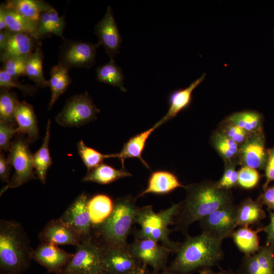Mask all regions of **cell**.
Wrapping results in <instances>:
<instances>
[{"instance_id":"obj_50","label":"cell","mask_w":274,"mask_h":274,"mask_svg":"<svg viewBox=\"0 0 274 274\" xmlns=\"http://www.w3.org/2000/svg\"><path fill=\"white\" fill-rule=\"evenodd\" d=\"M146 265L142 264L127 274H148L146 270Z\"/></svg>"},{"instance_id":"obj_23","label":"cell","mask_w":274,"mask_h":274,"mask_svg":"<svg viewBox=\"0 0 274 274\" xmlns=\"http://www.w3.org/2000/svg\"><path fill=\"white\" fill-rule=\"evenodd\" d=\"M160 125L159 122H157L153 127L132 136L124 144L121 151L117 153L118 158L121 160L123 168H124V163L126 159L137 158L146 167L150 168L149 165L143 158L142 154L149 136Z\"/></svg>"},{"instance_id":"obj_39","label":"cell","mask_w":274,"mask_h":274,"mask_svg":"<svg viewBox=\"0 0 274 274\" xmlns=\"http://www.w3.org/2000/svg\"><path fill=\"white\" fill-rule=\"evenodd\" d=\"M218 130L233 140L239 146L251 134L226 119L220 123Z\"/></svg>"},{"instance_id":"obj_1","label":"cell","mask_w":274,"mask_h":274,"mask_svg":"<svg viewBox=\"0 0 274 274\" xmlns=\"http://www.w3.org/2000/svg\"><path fill=\"white\" fill-rule=\"evenodd\" d=\"M186 197L175 215V229L184 234L192 224L199 221L217 209L232 203L230 190L219 188L216 182L206 180L185 186Z\"/></svg>"},{"instance_id":"obj_40","label":"cell","mask_w":274,"mask_h":274,"mask_svg":"<svg viewBox=\"0 0 274 274\" xmlns=\"http://www.w3.org/2000/svg\"><path fill=\"white\" fill-rule=\"evenodd\" d=\"M0 87L7 89L16 88L21 90L24 95L29 96L34 95L37 91L36 87L21 83L18 80L13 78L2 68L0 70Z\"/></svg>"},{"instance_id":"obj_13","label":"cell","mask_w":274,"mask_h":274,"mask_svg":"<svg viewBox=\"0 0 274 274\" xmlns=\"http://www.w3.org/2000/svg\"><path fill=\"white\" fill-rule=\"evenodd\" d=\"M89 199L86 194H81L59 218L79 232L83 239L92 237L93 228L88 209Z\"/></svg>"},{"instance_id":"obj_27","label":"cell","mask_w":274,"mask_h":274,"mask_svg":"<svg viewBox=\"0 0 274 274\" xmlns=\"http://www.w3.org/2000/svg\"><path fill=\"white\" fill-rule=\"evenodd\" d=\"M262 227L253 230L249 227H239L233 232L231 237L238 249L245 256L256 253L261 248L258 233Z\"/></svg>"},{"instance_id":"obj_55","label":"cell","mask_w":274,"mask_h":274,"mask_svg":"<svg viewBox=\"0 0 274 274\" xmlns=\"http://www.w3.org/2000/svg\"><path fill=\"white\" fill-rule=\"evenodd\" d=\"M62 274H84V273L78 272L71 271V272H64V273H62Z\"/></svg>"},{"instance_id":"obj_10","label":"cell","mask_w":274,"mask_h":274,"mask_svg":"<svg viewBox=\"0 0 274 274\" xmlns=\"http://www.w3.org/2000/svg\"><path fill=\"white\" fill-rule=\"evenodd\" d=\"M63 272L97 274L103 270L101 247L92 237L83 239Z\"/></svg>"},{"instance_id":"obj_16","label":"cell","mask_w":274,"mask_h":274,"mask_svg":"<svg viewBox=\"0 0 274 274\" xmlns=\"http://www.w3.org/2000/svg\"><path fill=\"white\" fill-rule=\"evenodd\" d=\"M70 254L51 243H42L32 254V260L45 267L50 272L62 273L72 259Z\"/></svg>"},{"instance_id":"obj_38","label":"cell","mask_w":274,"mask_h":274,"mask_svg":"<svg viewBox=\"0 0 274 274\" xmlns=\"http://www.w3.org/2000/svg\"><path fill=\"white\" fill-rule=\"evenodd\" d=\"M77 146L78 153L88 170L100 165L105 159L118 158V154H103L87 146L82 140L78 142Z\"/></svg>"},{"instance_id":"obj_41","label":"cell","mask_w":274,"mask_h":274,"mask_svg":"<svg viewBox=\"0 0 274 274\" xmlns=\"http://www.w3.org/2000/svg\"><path fill=\"white\" fill-rule=\"evenodd\" d=\"M260 175L256 169L243 166L238 171L237 185L245 189L255 188L258 184Z\"/></svg>"},{"instance_id":"obj_30","label":"cell","mask_w":274,"mask_h":274,"mask_svg":"<svg viewBox=\"0 0 274 274\" xmlns=\"http://www.w3.org/2000/svg\"><path fill=\"white\" fill-rule=\"evenodd\" d=\"M50 126L51 120H48L43 143L41 147L32 154V162L36 174L43 184L46 182L48 170L52 163L49 148Z\"/></svg>"},{"instance_id":"obj_25","label":"cell","mask_w":274,"mask_h":274,"mask_svg":"<svg viewBox=\"0 0 274 274\" xmlns=\"http://www.w3.org/2000/svg\"><path fill=\"white\" fill-rule=\"evenodd\" d=\"M2 5L33 21H39L41 14L52 7L47 2L38 0L7 1Z\"/></svg>"},{"instance_id":"obj_12","label":"cell","mask_w":274,"mask_h":274,"mask_svg":"<svg viewBox=\"0 0 274 274\" xmlns=\"http://www.w3.org/2000/svg\"><path fill=\"white\" fill-rule=\"evenodd\" d=\"M263 131L250 134L239 146L238 164L256 169H264L267 152Z\"/></svg>"},{"instance_id":"obj_46","label":"cell","mask_w":274,"mask_h":274,"mask_svg":"<svg viewBox=\"0 0 274 274\" xmlns=\"http://www.w3.org/2000/svg\"><path fill=\"white\" fill-rule=\"evenodd\" d=\"M257 200L262 205L267 207L269 211L274 212V184L263 190Z\"/></svg>"},{"instance_id":"obj_56","label":"cell","mask_w":274,"mask_h":274,"mask_svg":"<svg viewBox=\"0 0 274 274\" xmlns=\"http://www.w3.org/2000/svg\"><path fill=\"white\" fill-rule=\"evenodd\" d=\"M97 274H108L107 273V272H106L105 271H104V270L98 272V273Z\"/></svg>"},{"instance_id":"obj_57","label":"cell","mask_w":274,"mask_h":274,"mask_svg":"<svg viewBox=\"0 0 274 274\" xmlns=\"http://www.w3.org/2000/svg\"><path fill=\"white\" fill-rule=\"evenodd\" d=\"M273 274H274V269H273Z\"/></svg>"},{"instance_id":"obj_53","label":"cell","mask_w":274,"mask_h":274,"mask_svg":"<svg viewBox=\"0 0 274 274\" xmlns=\"http://www.w3.org/2000/svg\"><path fill=\"white\" fill-rule=\"evenodd\" d=\"M216 274H236L230 269H221L220 271L216 273Z\"/></svg>"},{"instance_id":"obj_29","label":"cell","mask_w":274,"mask_h":274,"mask_svg":"<svg viewBox=\"0 0 274 274\" xmlns=\"http://www.w3.org/2000/svg\"><path fill=\"white\" fill-rule=\"evenodd\" d=\"M211 143L225 165L238 164L239 145L237 143L218 129L213 132Z\"/></svg>"},{"instance_id":"obj_45","label":"cell","mask_w":274,"mask_h":274,"mask_svg":"<svg viewBox=\"0 0 274 274\" xmlns=\"http://www.w3.org/2000/svg\"><path fill=\"white\" fill-rule=\"evenodd\" d=\"M267 158L265 170V182L262 186L263 190H265L269 183L274 181V146L267 149Z\"/></svg>"},{"instance_id":"obj_4","label":"cell","mask_w":274,"mask_h":274,"mask_svg":"<svg viewBox=\"0 0 274 274\" xmlns=\"http://www.w3.org/2000/svg\"><path fill=\"white\" fill-rule=\"evenodd\" d=\"M131 195L117 198L113 211L102 224L94 227L97 238L104 247H126L127 237L135 223L139 207Z\"/></svg>"},{"instance_id":"obj_34","label":"cell","mask_w":274,"mask_h":274,"mask_svg":"<svg viewBox=\"0 0 274 274\" xmlns=\"http://www.w3.org/2000/svg\"><path fill=\"white\" fill-rule=\"evenodd\" d=\"M225 119L250 134L263 131V116L256 111L246 110L235 112Z\"/></svg>"},{"instance_id":"obj_11","label":"cell","mask_w":274,"mask_h":274,"mask_svg":"<svg viewBox=\"0 0 274 274\" xmlns=\"http://www.w3.org/2000/svg\"><path fill=\"white\" fill-rule=\"evenodd\" d=\"M127 248L131 255L140 264L149 265L155 271L164 267L169 255V248L150 238H135Z\"/></svg>"},{"instance_id":"obj_22","label":"cell","mask_w":274,"mask_h":274,"mask_svg":"<svg viewBox=\"0 0 274 274\" xmlns=\"http://www.w3.org/2000/svg\"><path fill=\"white\" fill-rule=\"evenodd\" d=\"M17 134H26L28 143L36 141L39 136L38 122L32 106L23 101L20 102L15 114Z\"/></svg>"},{"instance_id":"obj_15","label":"cell","mask_w":274,"mask_h":274,"mask_svg":"<svg viewBox=\"0 0 274 274\" xmlns=\"http://www.w3.org/2000/svg\"><path fill=\"white\" fill-rule=\"evenodd\" d=\"M94 33L110 58L114 59L120 53L122 40L110 6L108 7L104 17L95 25Z\"/></svg>"},{"instance_id":"obj_48","label":"cell","mask_w":274,"mask_h":274,"mask_svg":"<svg viewBox=\"0 0 274 274\" xmlns=\"http://www.w3.org/2000/svg\"><path fill=\"white\" fill-rule=\"evenodd\" d=\"M270 221L262 227V231L266 234V246H274V212L269 211Z\"/></svg>"},{"instance_id":"obj_52","label":"cell","mask_w":274,"mask_h":274,"mask_svg":"<svg viewBox=\"0 0 274 274\" xmlns=\"http://www.w3.org/2000/svg\"><path fill=\"white\" fill-rule=\"evenodd\" d=\"M199 274H216L210 268H203L200 271Z\"/></svg>"},{"instance_id":"obj_47","label":"cell","mask_w":274,"mask_h":274,"mask_svg":"<svg viewBox=\"0 0 274 274\" xmlns=\"http://www.w3.org/2000/svg\"><path fill=\"white\" fill-rule=\"evenodd\" d=\"M11 165L8 158L3 153L0 155V179L3 182H9V177L11 172Z\"/></svg>"},{"instance_id":"obj_28","label":"cell","mask_w":274,"mask_h":274,"mask_svg":"<svg viewBox=\"0 0 274 274\" xmlns=\"http://www.w3.org/2000/svg\"><path fill=\"white\" fill-rule=\"evenodd\" d=\"M131 176L132 175L125 168L118 169L102 163L97 166L88 170L87 173L83 178L82 181L106 185Z\"/></svg>"},{"instance_id":"obj_35","label":"cell","mask_w":274,"mask_h":274,"mask_svg":"<svg viewBox=\"0 0 274 274\" xmlns=\"http://www.w3.org/2000/svg\"><path fill=\"white\" fill-rule=\"evenodd\" d=\"M40 42L33 52L28 57L25 65V75L37 85L41 87L48 86L43 74V64L44 55Z\"/></svg>"},{"instance_id":"obj_32","label":"cell","mask_w":274,"mask_h":274,"mask_svg":"<svg viewBox=\"0 0 274 274\" xmlns=\"http://www.w3.org/2000/svg\"><path fill=\"white\" fill-rule=\"evenodd\" d=\"M65 26L64 16H59L57 11L51 7L43 12L39 20L38 35L40 39L50 34L60 37L65 40L63 30Z\"/></svg>"},{"instance_id":"obj_51","label":"cell","mask_w":274,"mask_h":274,"mask_svg":"<svg viewBox=\"0 0 274 274\" xmlns=\"http://www.w3.org/2000/svg\"><path fill=\"white\" fill-rule=\"evenodd\" d=\"M8 29L3 11L0 9V31Z\"/></svg>"},{"instance_id":"obj_36","label":"cell","mask_w":274,"mask_h":274,"mask_svg":"<svg viewBox=\"0 0 274 274\" xmlns=\"http://www.w3.org/2000/svg\"><path fill=\"white\" fill-rule=\"evenodd\" d=\"M96 73V78L99 82L117 87L122 92H126L123 85L124 75L114 59H110L108 63L97 67Z\"/></svg>"},{"instance_id":"obj_42","label":"cell","mask_w":274,"mask_h":274,"mask_svg":"<svg viewBox=\"0 0 274 274\" xmlns=\"http://www.w3.org/2000/svg\"><path fill=\"white\" fill-rule=\"evenodd\" d=\"M28 57H11L6 59L2 61L3 66L1 68L14 79L18 80L19 77L25 75Z\"/></svg>"},{"instance_id":"obj_14","label":"cell","mask_w":274,"mask_h":274,"mask_svg":"<svg viewBox=\"0 0 274 274\" xmlns=\"http://www.w3.org/2000/svg\"><path fill=\"white\" fill-rule=\"evenodd\" d=\"M103 270L108 274H127L140 265L126 247L101 246Z\"/></svg>"},{"instance_id":"obj_54","label":"cell","mask_w":274,"mask_h":274,"mask_svg":"<svg viewBox=\"0 0 274 274\" xmlns=\"http://www.w3.org/2000/svg\"><path fill=\"white\" fill-rule=\"evenodd\" d=\"M152 274H178V273L169 270V271H164L162 273H157L156 272V271H155V273H152Z\"/></svg>"},{"instance_id":"obj_21","label":"cell","mask_w":274,"mask_h":274,"mask_svg":"<svg viewBox=\"0 0 274 274\" xmlns=\"http://www.w3.org/2000/svg\"><path fill=\"white\" fill-rule=\"evenodd\" d=\"M184 187L174 173L167 170H156L150 175L146 188L136 198L147 194H166L178 188Z\"/></svg>"},{"instance_id":"obj_2","label":"cell","mask_w":274,"mask_h":274,"mask_svg":"<svg viewBox=\"0 0 274 274\" xmlns=\"http://www.w3.org/2000/svg\"><path fill=\"white\" fill-rule=\"evenodd\" d=\"M222 242L202 232L191 236L188 234L180 243L169 270L187 273L199 268H210L223 259Z\"/></svg>"},{"instance_id":"obj_33","label":"cell","mask_w":274,"mask_h":274,"mask_svg":"<svg viewBox=\"0 0 274 274\" xmlns=\"http://www.w3.org/2000/svg\"><path fill=\"white\" fill-rule=\"evenodd\" d=\"M114 202L108 195L96 194L89 199L88 209L93 227L102 224L110 216Z\"/></svg>"},{"instance_id":"obj_24","label":"cell","mask_w":274,"mask_h":274,"mask_svg":"<svg viewBox=\"0 0 274 274\" xmlns=\"http://www.w3.org/2000/svg\"><path fill=\"white\" fill-rule=\"evenodd\" d=\"M262 204L257 200L247 198L237 206V223L239 227H249L260 223L266 217Z\"/></svg>"},{"instance_id":"obj_37","label":"cell","mask_w":274,"mask_h":274,"mask_svg":"<svg viewBox=\"0 0 274 274\" xmlns=\"http://www.w3.org/2000/svg\"><path fill=\"white\" fill-rule=\"evenodd\" d=\"M20 101L11 89L0 90V122L16 123L15 114Z\"/></svg>"},{"instance_id":"obj_18","label":"cell","mask_w":274,"mask_h":274,"mask_svg":"<svg viewBox=\"0 0 274 274\" xmlns=\"http://www.w3.org/2000/svg\"><path fill=\"white\" fill-rule=\"evenodd\" d=\"M274 246L261 247L255 254L245 256L241 274H273Z\"/></svg>"},{"instance_id":"obj_8","label":"cell","mask_w":274,"mask_h":274,"mask_svg":"<svg viewBox=\"0 0 274 274\" xmlns=\"http://www.w3.org/2000/svg\"><path fill=\"white\" fill-rule=\"evenodd\" d=\"M202 232L222 242L238 227L237 206L233 202L225 205L199 221Z\"/></svg>"},{"instance_id":"obj_26","label":"cell","mask_w":274,"mask_h":274,"mask_svg":"<svg viewBox=\"0 0 274 274\" xmlns=\"http://www.w3.org/2000/svg\"><path fill=\"white\" fill-rule=\"evenodd\" d=\"M50 76L48 81L51 94L48 110L52 108L58 98L66 91L72 81L68 70L59 63L51 67Z\"/></svg>"},{"instance_id":"obj_17","label":"cell","mask_w":274,"mask_h":274,"mask_svg":"<svg viewBox=\"0 0 274 274\" xmlns=\"http://www.w3.org/2000/svg\"><path fill=\"white\" fill-rule=\"evenodd\" d=\"M39 237L42 243L55 245L78 246L83 239L81 234L73 227L64 223L60 219L48 222Z\"/></svg>"},{"instance_id":"obj_5","label":"cell","mask_w":274,"mask_h":274,"mask_svg":"<svg viewBox=\"0 0 274 274\" xmlns=\"http://www.w3.org/2000/svg\"><path fill=\"white\" fill-rule=\"evenodd\" d=\"M180 202L173 203L168 208L155 213L153 207L146 206L139 207L135 216V223L141 228L135 233V238H150L157 242H160L162 245L175 252L177 250L179 243L171 241L169 237L172 231L168 228L174 220Z\"/></svg>"},{"instance_id":"obj_7","label":"cell","mask_w":274,"mask_h":274,"mask_svg":"<svg viewBox=\"0 0 274 274\" xmlns=\"http://www.w3.org/2000/svg\"><path fill=\"white\" fill-rule=\"evenodd\" d=\"M99 112L88 92H85L71 96L55 121L63 127H79L95 120Z\"/></svg>"},{"instance_id":"obj_43","label":"cell","mask_w":274,"mask_h":274,"mask_svg":"<svg viewBox=\"0 0 274 274\" xmlns=\"http://www.w3.org/2000/svg\"><path fill=\"white\" fill-rule=\"evenodd\" d=\"M237 164L225 165L224 173L221 179L216 182L217 186L222 189L230 190L237 185L238 171L235 169Z\"/></svg>"},{"instance_id":"obj_6","label":"cell","mask_w":274,"mask_h":274,"mask_svg":"<svg viewBox=\"0 0 274 274\" xmlns=\"http://www.w3.org/2000/svg\"><path fill=\"white\" fill-rule=\"evenodd\" d=\"M29 143L21 134H18L12 142L7 157L8 161L14 169V173L2 192L8 188L19 187L24 183L36 179L32 162V154L29 147ZM1 192V193H2Z\"/></svg>"},{"instance_id":"obj_44","label":"cell","mask_w":274,"mask_h":274,"mask_svg":"<svg viewBox=\"0 0 274 274\" xmlns=\"http://www.w3.org/2000/svg\"><path fill=\"white\" fill-rule=\"evenodd\" d=\"M16 123H7L0 122V149L10 150L13 136L17 133Z\"/></svg>"},{"instance_id":"obj_9","label":"cell","mask_w":274,"mask_h":274,"mask_svg":"<svg viewBox=\"0 0 274 274\" xmlns=\"http://www.w3.org/2000/svg\"><path fill=\"white\" fill-rule=\"evenodd\" d=\"M100 44L80 40H65L60 47L58 63L68 70L90 68L96 62V51Z\"/></svg>"},{"instance_id":"obj_3","label":"cell","mask_w":274,"mask_h":274,"mask_svg":"<svg viewBox=\"0 0 274 274\" xmlns=\"http://www.w3.org/2000/svg\"><path fill=\"white\" fill-rule=\"evenodd\" d=\"M33 251L19 222L0 220V274H22L30 267Z\"/></svg>"},{"instance_id":"obj_19","label":"cell","mask_w":274,"mask_h":274,"mask_svg":"<svg viewBox=\"0 0 274 274\" xmlns=\"http://www.w3.org/2000/svg\"><path fill=\"white\" fill-rule=\"evenodd\" d=\"M40 42L29 34L11 31L5 46L1 51V62L11 57H28Z\"/></svg>"},{"instance_id":"obj_31","label":"cell","mask_w":274,"mask_h":274,"mask_svg":"<svg viewBox=\"0 0 274 274\" xmlns=\"http://www.w3.org/2000/svg\"><path fill=\"white\" fill-rule=\"evenodd\" d=\"M0 9L3 12L8 30L13 32L27 33L40 40L38 32L39 21L29 20L15 11L5 8L2 4Z\"/></svg>"},{"instance_id":"obj_49","label":"cell","mask_w":274,"mask_h":274,"mask_svg":"<svg viewBox=\"0 0 274 274\" xmlns=\"http://www.w3.org/2000/svg\"><path fill=\"white\" fill-rule=\"evenodd\" d=\"M11 31L8 29L0 31V51H1L5 46Z\"/></svg>"},{"instance_id":"obj_20","label":"cell","mask_w":274,"mask_h":274,"mask_svg":"<svg viewBox=\"0 0 274 274\" xmlns=\"http://www.w3.org/2000/svg\"><path fill=\"white\" fill-rule=\"evenodd\" d=\"M206 76V73H203L188 87L175 90L169 94L168 97V110L166 114L158 121L161 125L174 118L180 112L190 105L193 91L204 80Z\"/></svg>"}]
</instances>
